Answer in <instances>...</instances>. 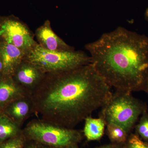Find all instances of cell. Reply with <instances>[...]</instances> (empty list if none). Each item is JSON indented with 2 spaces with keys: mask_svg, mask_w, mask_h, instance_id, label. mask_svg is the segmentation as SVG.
Instances as JSON below:
<instances>
[{
  "mask_svg": "<svg viewBox=\"0 0 148 148\" xmlns=\"http://www.w3.org/2000/svg\"><path fill=\"white\" fill-rule=\"evenodd\" d=\"M1 110V109H0V110Z\"/></svg>",
  "mask_w": 148,
  "mask_h": 148,
  "instance_id": "d4e9b609",
  "label": "cell"
},
{
  "mask_svg": "<svg viewBox=\"0 0 148 148\" xmlns=\"http://www.w3.org/2000/svg\"><path fill=\"white\" fill-rule=\"evenodd\" d=\"M26 53L12 45L4 42L0 45V57L3 64V73L6 76L12 77Z\"/></svg>",
  "mask_w": 148,
  "mask_h": 148,
  "instance_id": "30bf717a",
  "label": "cell"
},
{
  "mask_svg": "<svg viewBox=\"0 0 148 148\" xmlns=\"http://www.w3.org/2000/svg\"><path fill=\"white\" fill-rule=\"evenodd\" d=\"M143 91H145L148 93V75L146 79L145 83V87H144Z\"/></svg>",
  "mask_w": 148,
  "mask_h": 148,
  "instance_id": "44dd1931",
  "label": "cell"
},
{
  "mask_svg": "<svg viewBox=\"0 0 148 148\" xmlns=\"http://www.w3.org/2000/svg\"><path fill=\"white\" fill-rule=\"evenodd\" d=\"M135 127L137 135L143 141L148 143V111L147 108L143 112Z\"/></svg>",
  "mask_w": 148,
  "mask_h": 148,
  "instance_id": "9a60e30c",
  "label": "cell"
},
{
  "mask_svg": "<svg viewBox=\"0 0 148 148\" xmlns=\"http://www.w3.org/2000/svg\"><path fill=\"white\" fill-rule=\"evenodd\" d=\"M27 95L12 77L3 75L0 78V109L3 110L14 100Z\"/></svg>",
  "mask_w": 148,
  "mask_h": 148,
  "instance_id": "8fae6325",
  "label": "cell"
},
{
  "mask_svg": "<svg viewBox=\"0 0 148 148\" xmlns=\"http://www.w3.org/2000/svg\"></svg>",
  "mask_w": 148,
  "mask_h": 148,
  "instance_id": "484cf974",
  "label": "cell"
},
{
  "mask_svg": "<svg viewBox=\"0 0 148 148\" xmlns=\"http://www.w3.org/2000/svg\"><path fill=\"white\" fill-rule=\"evenodd\" d=\"M90 64L110 87L144 90L148 75V38L118 27L85 46Z\"/></svg>",
  "mask_w": 148,
  "mask_h": 148,
  "instance_id": "7a4b0ae2",
  "label": "cell"
},
{
  "mask_svg": "<svg viewBox=\"0 0 148 148\" xmlns=\"http://www.w3.org/2000/svg\"><path fill=\"white\" fill-rule=\"evenodd\" d=\"M22 132V129L0 110V143H3Z\"/></svg>",
  "mask_w": 148,
  "mask_h": 148,
  "instance_id": "4fadbf2b",
  "label": "cell"
},
{
  "mask_svg": "<svg viewBox=\"0 0 148 148\" xmlns=\"http://www.w3.org/2000/svg\"><path fill=\"white\" fill-rule=\"evenodd\" d=\"M124 148H148V143L142 140L136 134L130 133Z\"/></svg>",
  "mask_w": 148,
  "mask_h": 148,
  "instance_id": "e0dca14e",
  "label": "cell"
},
{
  "mask_svg": "<svg viewBox=\"0 0 148 148\" xmlns=\"http://www.w3.org/2000/svg\"><path fill=\"white\" fill-rule=\"evenodd\" d=\"M106 126L107 135L111 143L124 145L127 141L129 134L124 129L116 125L108 123Z\"/></svg>",
  "mask_w": 148,
  "mask_h": 148,
  "instance_id": "5bb4252c",
  "label": "cell"
},
{
  "mask_svg": "<svg viewBox=\"0 0 148 148\" xmlns=\"http://www.w3.org/2000/svg\"><path fill=\"white\" fill-rule=\"evenodd\" d=\"M27 141V138L22 132L16 137L0 143V148H24Z\"/></svg>",
  "mask_w": 148,
  "mask_h": 148,
  "instance_id": "2e32d148",
  "label": "cell"
},
{
  "mask_svg": "<svg viewBox=\"0 0 148 148\" xmlns=\"http://www.w3.org/2000/svg\"><path fill=\"white\" fill-rule=\"evenodd\" d=\"M3 112L21 127L34 112V106L31 96L26 95L14 100L2 110Z\"/></svg>",
  "mask_w": 148,
  "mask_h": 148,
  "instance_id": "9c48e42d",
  "label": "cell"
},
{
  "mask_svg": "<svg viewBox=\"0 0 148 148\" xmlns=\"http://www.w3.org/2000/svg\"><path fill=\"white\" fill-rule=\"evenodd\" d=\"M3 76V64L2 61L0 57V78Z\"/></svg>",
  "mask_w": 148,
  "mask_h": 148,
  "instance_id": "ffe728a7",
  "label": "cell"
},
{
  "mask_svg": "<svg viewBox=\"0 0 148 148\" xmlns=\"http://www.w3.org/2000/svg\"><path fill=\"white\" fill-rule=\"evenodd\" d=\"M83 133L88 141H95L101 139L104 135L106 123L100 117L93 118L89 116L84 121Z\"/></svg>",
  "mask_w": 148,
  "mask_h": 148,
  "instance_id": "7c38bea8",
  "label": "cell"
},
{
  "mask_svg": "<svg viewBox=\"0 0 148 148\" xmlns=\"http://www.w3.org/2000/svg\"><path fill=\"white\" fill-rule=\"evenodd\" d=\"M1 24H0V29H1Z\"/></svg>",
  "mask_w": 148,
  "mask_h": 148,
  "instance_id": "cb8c5ba5",
  "label": "cell"
},
{
  "mask_svg": "<svg viewBox=\"0 0 148 148\" xmlns=\"http://www.w3.org/2000/svg\"><path fill=\"white\" fill-rule=\"evenodd\" d=\"M112 95L91 64L47 73L32 92L34 113L51 123L74 128Z\"/></svg>",
  "mask_w": 148,
  "mask_h": 148,
  "instance_id": "6da1fadb",
  "label": "cell"
},
{
  "mask_svg": "<svg viewBox=\"0 0 148 148\" xmlns=\"http://www.w3.org/2000/svg\"><path fill=\"white\" fill-rule=\"evenodd\" d=\"M101 109L99 117L106 124L116 125L130 134L147 107L132 92L116 90Z\"/></svg>",
  "mask_w": 148,
  "mask_h": 148,
  "instance_id": "3957f363",
  "label": "cell"
},
{
  "mask_svg": "<svg viewBox=\"0 0 148 148\" xmlns=\"http://www.w3.org/2000/svg\"><path fill=\"white\" fill-rule=\"evenodd\" d=\"M66 148H79V147L78 146V144H74V145L69 146Z\"/></svg>",
  "mask_w": 148,
  "mask_h": 148,
  "instance_id": "7402d4cb",
  "label": "cell"
},
{
  "mask_svg": "<svg viewBox=\"0 0 148 148\" xmlns=\"http://www.w3.org/2000/svg\"><path fill=\"white\" fill-rule=\"evenodd\" d=\"M145 16L146 19L148 21V8L146 10L145 13Z\"/></svg>",
  "mask_w": 148,
  "mask_h": 148,
  "instance_id": "603a6c76",
  "label": "cell"
},
{
  "mask_svg": "<svg viewBox=\"0 0 148 148\" xmlns=\"http://www.w3.org/2000/svg\"><path fill=\"white\" fill-rule=\"evenodd\" d=\"M0 36L4 42L12 45L27 54L38 44L29 29L16 19H7L1 25Z\"/></svg>",
  "mask_w": 148,
  "mask_h": 148,
  "instance_id": "8992f818",
  "label": "cell"
},
{
  "mask_svg": "<svg viewBox=\"0 0 148 148\" xmlns=\"http://www.w3.org/2000/svg\"><path fill=\"white\" fill-rule=\"evenodd\" d=\"M22 132L27 140L51 148H66L78 144L82 139L81 132L74 128L60 126L42 119L28 122Z\"/></svg>",
  "mask_w": 148,
  "mask_h": 148,
  "instance_id": "277c9868",
  "label": "cell"
},
{
  "mask_svg": "<svg viewBox=\"0 0 148 148\" xmlns=\"http://www.w3.org/2000/svg\"><path fill=\"white\" fill-rule=\"evenodd\" d=\"M45 74L34 64L24 59L12 77L26 94L31 96L41 82Z\"/></svg>",
  "mask_w": 148,
  "mask_h": 148,
  "instance_id": "52a82bcc",
  "label": "cell"
},
{
  "mask_svg": "<svg viewBox=\"0 0 148 148\" xmlns=\"http://www.w3.org/2000/svg\"><path fill=\"white\" fill-rule=\"evenodd\" d=\"M24 60L34 64L45 73L66 71L90 64L89 55L75 50H46L39 44L26 54Z\"/></svg>",
  "mask_w": 148,
  "mask_h": 148,
  "instance_id": "5b68a950",
  "label": "cell"
},
{
  "mask_svg": "<svg viewBox=\"0 0 148 148\" xmlns=\"http://www.w3.org/2000/svg\"><path fill=\"white\" fill-rule=\"evenodd\" d=\"M36 36L39 45L43 48L53 51L74 50L62 39L56 34L51 27L50 21L47 20L36 31Z\"/></svg>",
  "mask_w": 148,
  "mask_h": 148,
  "instance_id": "ba28073f",
  "label": "cell"
},
{
  "mask_svg": "<svg viewBox=\"0 0 148 148\" xmlns=\"http://www.w3.org/2000/svg\"><path fill=\"white\" fill-rule=\"evenodd\" d=\"M96 148H124V147H123V145L111 143V144L104 145Z\"/></svg>",
  "mask_w": 148,
  "mask_h": 148,
  "instance_id": "d6986e66",
  "label": "cell"
},
{
  "mask_svg": "<svg viewBox=\"0 0 148 148\" xmlns=\"http://www.w3.org/2000/svg\"><path fill=\"white\" fill-rule=\"evenodd\" d=\"M24 148H51L32 140H27Z\"/></svg>",
  "mask_w": 148,
  "mask_h": 148,
  "instance_id": "ac0fdd59",
  "label": "cell"
}]
</instances>
